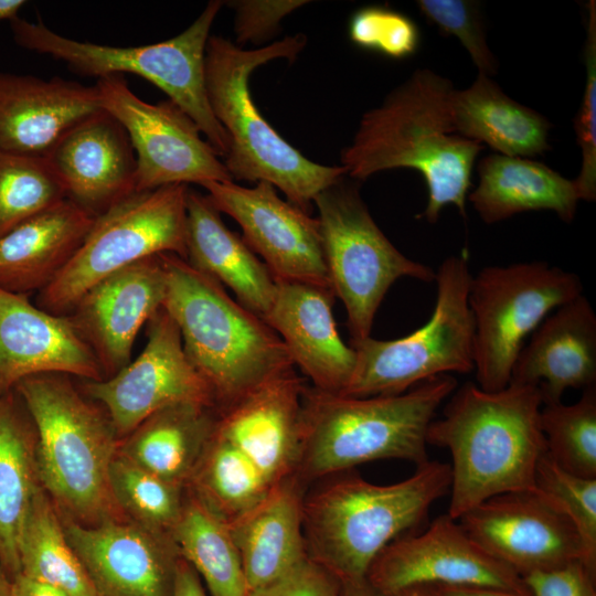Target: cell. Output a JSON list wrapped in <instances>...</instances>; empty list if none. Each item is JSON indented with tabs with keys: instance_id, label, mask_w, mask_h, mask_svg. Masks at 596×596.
Returning <instances> with one entry per match:
<instances>
[{
	"instance_id": "50",
	"label": "cell",
	"mask_w": 596,
	"mask_h": 596,
	"mask_svg": "<svg viewBox=\"0 0 596 596\" xmlns=\"http://www.w3.org/2000/svg\"><path fill=\"white\" fill-rule=\"evenodd\" d=\"M25 4L23 0H0V20H9L18 17V12Z\"/></svg>"
},
{
	"instance_id": "47",
	"label": "cell",
	"mask_w": 596,
	"mask_h": 596,
	"mask_svg": "<svg viewBox=\"0 0 596 596\" xmlns=\"http://www.w3.org/2000/svg\"><path fill=\"white\" fill-rule=\"evenodd\" d=\"M173 596H207L199 575L182 557L177 568Z\"/></svg>"
},
{
	"instance_id": "16",
	"label": "cell",
	"mask_w": 596,
	"mask_h": 596,
	"mask_svg": "<svg viewBox=\"0 0 596 596\" xmlns=\"http://www.w3.org/2000/svg\"><path fill=\"white\" fill-rule=\"evenodd\" d=\"M458 521L482 550L521 577L583 561L574 524L536 489L492 497Z\"/></svg>"
},
{
	"instance_id": "46",
	"label": "cell",
	"mask_w": 596,
	"mask_h": 596,
	"mask_svg": "<svg viewBox=\"0 0 596 596\" xmlns=\"http://www.w3.org/2000/svg\"><path fill=\"white\" fill-rule=\"evenodd\" d=\"M436 596H532L528 590L519 592L490 586L436 585L429 586Z\"/></svg>"
},
{
	"instance_id": "9",
	"label": "cell",
	"mask_w": 596,
	"mask_h": 596,
	"mask_svg": "<svg viewBox=\"0 0 596 596\" xmlns=\"http://www.w3.org/2000/svg\"><path fill=\"white\" fill-rule=\"evenodd\" d=\"M472 274L469 252L447 257L436 272L437 298L428 321L412 333L350 342L352 377L340 394L351 397L396 395L430 377L473 370V320L468 304Z\"/></svg>"
},
{
	"instance_id": "37",
	"label": "cell",
	"mask_w": 596,
	"mask_h": 596,
	"mask_svg": "<svg viewBox=\"0 0 596 596\" xmlns=\"http://www.w3.org/2000/svg\"><path fill=\"white\" fill-rule=\"evenodd\" d=\"M540 424L547 455L564 470L596 478V386L570 405L543 404Z\"/></svg>"
},
{
	"instance_id": "33",
	"label": "cell",
	"mask_w": 596,
	"mask_h": 596,
	"mask_svg": "<svg viewBox=\"0 0 596 596\" xmlns=\"http://www.w3.org/2000/svg\"><path fill=\"white\" fill-rule=\"evenodd\" d=\"M20 573L67 596H97L78 555L70 544L56 507L40 486L22 526Z\"/></svg>"
},
{
	"instance_id": "28",
	"label": "cell",
	"mask_w": 596,
	"mask_h": 596,
	"mask_svg": "<svg viewBox=\"0 0 596 596\" xmlns=\"http://www.w3.org/2000/svg\"><path fill=\"white\" fill-rule=\"evenodd\" d=\"M304 482H277L251 511L228 525L248 592L281 576L307 556L304 538Z\"/></svg>"
},
{
	"instance_id": "51",
	"label": "cell",
	"mask_w": 596,
	"mask_h": 596,
	"mask_svg": "<svg viewBox=\"0 0 596 596\" xmlns=\"http://www.w3.org/2000/svg\"><path fill=\"white\" fill-rule=\"evenodd\" d=\"M384 596H436L429 586H414Z\"/></svg>"
},
{
	"instance_id": "29",
	"label": "cell",
	"mask_w": 596,
	"mask_h": 596,
	"mask_svg": "<svg viewBox=\"0 0 596 596\" xmlns=\"http://www.w3.org/2000/svg\"><path fill=\"white\" fill-rule=\"evenodd\" d=\"M477 171L479 183L467 199L487 224L529 211H552L567 223L576 215L575 181L542 162L492 153L478 162Z\"/></svg>"
},
{
	"instance_id": "20",
	"label": "cell",
	"mask_w": 596,
	"mask_h": 596,
	"mask_svg": "<svg viewBox=\"0 0 596 596\" xmlns=\"http://www.w3.org/2000/svg\"><path fill=\"white\" fill-rule=\"evenodd\" d=\"M61 373L89 381L105 379L91 347L68 315L33 305L28 295L0 288V394L23 379Z\"/></svg>"
},
{
	"instance_id": "10",
	"label": "cell",
	"mask_w": 596,
	"mask_h": 596,
	"mask_svg": "<svg viewBox=\"0 0 596 596\" xmlns=\"http://www.w3.org/2000/svg\"><path fill=\"white\" fill-rule=\"evenodd\" d=\"M188 189L172 184L135 192L97 215L72 258L36 294L35 305L68 315L89 288L126 266L160 254L187 259Z\"/></svg>"
},
{
	"instance_id": "36",
	"label": "cell",
	"mask_w": 596,
	"mask_h": 596,
	"mask_svg": "<svg viewBox=\"0 0 596 596\" xmlns=\"http://www.w3.org/2000/svg\"><path fill=\"white\" fill-rule=\"evenodd\" d=\"M109 488L118 510L131 522L172 538L182 513L185 488L156 476L118 453L110 465Z\"/></svg>"
},
{
	"instance_id": "18",
	"label": "cell",
	"mask_w": 596,
	"mask_h": 596,
	"mask_svg": "<svg viewBox=\"0 0 596 596\" xmlns=\"http://www.w3.org/2000/svg\"><path fill=\"white\" fill-rule=\"evenodd\" d=\"M64 530L97 596H173L181 556L171 536L119 518Z\"/></svg>"
},
{
	"instance_id": "23",
	"label": "cell",
	"mask_w": 596,
	"mask_h": 596,
	"mask_svg": "<svg viewBox=\"0 0 596 596\" xmlns=\"http://www.w3.org/2000/svg\"><path fill=\"white\" fill-rule=\"evenodd\" d=\"M276 294L264 321L279 336L294 363L315 389L341 394L355 365V352L341 339L329 288L276 279Z\"/></svg>"
},
{
	"instance_id": "1",
	"label": "cell",
	"mask_w": 596,
	"mask_h": 596,
	"mask_svg": "<svg viewBox=\"0 0 596 596\" xmlns=\"http://www.w3.org/2000/svg\"><path fill=\"white\" fill-rule=\"evenodd\" d=\"M451 82L428 68L416 70L361 117L341 166L354 181L396 168L418 171L428 189L422 216L435 223L448 204L466 217L471 173L483 146L455 134Z\"/></svg>"
},
{
	"instance_id": "17",
	"label": "cell",
	"mask_w": 596,
	"mask_h": 596,
	"mask_svg": "<svg viewBox=\"0 0 596 596\" xmlns=\"http://www.w3.org/2000/svg\"><path fill=\"white\" fill-rule=\"evenodd\" d=\"M368 582L383 595L414 586L471 585L528 590L522 577L490 556L447 513L421 534H404L372 563Z\"/></svg>"
},
{
	"instance_id": "15",
	"label": "cell",
	"mask_w": 596,
	"mask_h": 596,
	"mask_svg": "<svg viewBox=\"0 0 596 596\" xmlns=\"http://www.w3.org/2000/svg\"><path fill=\"white\" fill-rule=\"evenodd\" d=\"M202 188L221 213L238 223L243 240L276 279L331 289L318 217L280 199L265 181L253 188L234 181Z\"/></svg>"
},
{
	"instance_id": "31",
	"label": "cell",
	"mask_w": 596,
	"mask_h": 596,
	"mask_svg": "<svg viewBox=\"0 0 596 596\" xmlns=\"http://www.w3.org/2000/svg\"><path fill=\"white\" fill-rule=\"evenodd\" d=\"M217 408L180 403L141 422L117 453L156 476L185 488L214 432Z\"/></svg>"
},
{
	"instance_id": "39",
	"label": "cell",
	"mask_w": 596,
	"mask_h": 596,
	"mask_svg": "<svg viewBox=\"0 0 596 596\" xmlns=\"http://www.w3.org/2000/svg\"><path fill=\"white\" fill-rule=\"evenodd\" d=\"M535 489L572 521L582 543V562L596 574V478L562 469L546 453L538 464Z\"/></svg>"
},
{
	"instance_id": "44",
	"label": "cell",
	"mask_w": 596,
	"mask_h": 596,
	"mask_svg": "<svg viewBox=\"0 0 596 596\" xmlns=\"http://www.w3.org/2000/svg\"><path fill=\"white\" fill-rule=\"evenodd\" d=\"M342 582L306 557L276 579L249 590L247 596H341Z\"/></svg>"
},
{
	"instance_id": "48",
	"label": "cell",
	"mask_w": 596,
	"mask_h": 596,
	"mask_svg": "<svg viewBox=\"0 0 596 596\" xmlns=\"http://www.w3.org/2000/svg\"><path fill=\"white\" fill-rule=\"evenodd\" d=\"M13 596H67L63 592L32 579L22 573L11 578Z\"/></svg>"
},
{
	"instance_id": "7",
	"label": "cell",
	"mask_w": 596,
	"mask_h": 596,
	"mask_svg": "<svg viewBox=\"0 0 596 596\" xmlns=\"http://www.w3.org/2000/svg\"><path fill=\"white\" fill-rule=\"evenodd\" d=\"M68 376L36 374L14 387L35 428L40 485L72 521L91 525L118 519L109 488L118 436Z\"/></svg>"
},
{
	"instance_id": "40",
	"label": "cell",
	"mask_w": 596,
	"mask_h": 596,
	"mask_svg": "<svg viewBox=\"0 0 596 596\" xmlns=\"http://www.w3.org/2000/svg\"><path fill=\"white\" fill-rule=\"evenodd\" d=\"M416 6L427 22L445 35L456 36L468 52L478 73L487 76L497 73L498 64L486 36V29L477 1L418 0Z\"/></svg>"
},
{
	"instance_id": "22",
	"label": "cell",
	"mask_w": 596,
	"mask_h": 596,
	"mask_svg": "<svg viewBox=\"0 0 596 596\" xmlns=\"http://www.w3.org/2000/svg\"><path fill=\"white\" fill-rule=\"evenodd\" d=\"M45 159L66 199L95 217L136 192L132 146L103 109L71 128Z\"/></svg>"
},
{
	"instance_id": "34",
	"label": "cell",
	"mask_w": 596,
	"mask_h": 596,
	"mask_svg": "<svg viewBox=\"0 0 596 596\" xmlns=\"http://www.w3.org/2000/svg\"><path fill=\"white\" fill-rule=\"evenodd\" d=\"M172 540L210 596H247L246 577L228 525L187 489Z\"/></svg>"
},
{
	"instance_id": "2",
	"label": "cell",
	"mask_w": 596,
	"mask_h": 596,
	"mask_svg": "<svg viewBox=\"0 0 596 596\" xmlns=\"http://www.w3.org/2000/svg\"><path fill=\"white\" fill-rule=\"evenodd\" d=\"M538 387L509 383L488 392L473 382L456 389L427 430V444L451 456L447 514L458 520L483 501L508 492L535 490L546 454Z\"/></svg>"
},
{
	"instance_id": "24",
	"label": "cell",
	"mask_w": 596,
	"mask_h": 596,
	"mask_svg": "<svg viewBox=\"0 0 596 596\" xmlns=\"http://www.w3.org/2000/svg\"><path fill=\"white\" fill-rule=\"evenodd\" d=\"M99 110L95 85L0 71V150L45 157L71 128Z\"/></svg>"
},
{
	"instance_id": "3",
	"label": "cell",
	"mask_w": 596,
	"mask_h": 596,
	"mask_svg": "<svg viewBox=\"0 0 596 596\" xmlns=\"http://www.w3.org/2000/svg\"><path fill=\"white\" fill-rule=\"evenodd\" d=\"M306 44L307 38L299 33L244 50L228 39L210 35L204 83L212 113L228 138L223 163L233 181L268 182L310 214L316 196L347 175V170L311 161L288 143L259 114L248 87L255 68L277 58L294 62Z\"/></svg>"
},
{
	"instance_id": "4",
	"label": "cell",
	"mask_w": 596,
	"mask_h": 596,
	"mask_svg": "<svg viewBox=\"0 0 596 596\" xmlns=\"http://www.w3.org/2000/svg\"><path fill=\"white\" fill-rule=\"evenodd\" d=\"M456 389L449 374L396 395L351 397L306 386L296 476L306 483L374 460L426 464L428 427Z\"/></svg>"
},
{
	"instance_id": "52",
	"label": "cell",
	"mask_w": 596,
	"mask_h": 596,
	"mask_svg": "<svg viewBox=\"0 0 596 596\" xmlns=\"http://www.w3.org/2000/svg\"><path fill=\"white\" fill-rule=\"evenodd\" d=\"M0 596H13L12 581L4 568L0 565Z\"/></svg>"
},
{
	"instance_id": "14",
	"label": "cell",
	"mask_w": 596,
	"mask_h": 596,
	"mask_svg": "<svg viewBox=\"0 0 596 596\" xmlns=\"http://www.w3.org/2000/svg\"><path fill=\"white\" fill-rule=\"evenodd\" d=\"M100 403L118 437L164 407L198 403L217 408L214 394L190 363L178 326L161 307L147 322V344L116 374L83 383Z\"/></svg>"
},
{
	"instance_id": "35",
	"label": "cell",
	"mask_w": 596,
	"mask_h": 596,
	"mask_svg": "<svg viewBox=\"0 0 596 596\" xmlns=\"http://www.w3.org/2000/svg\"><path fill=\"white\" fill-rule=\"evenodd\" d=\"M273 486L244 453L214 428L185 489L230 525L257 505Z\"/></svg>"
},
{
	"instance_id": "12",
	"label": "cell",
	"mask_w": 596,
	"mask_h": 596,
	"mask_svg": "<svg viewBox=\"0 0 596 596\" xmlns=\"http://www.w3.org/2000/svg\"><path fill=\"white\" fill-rule=\"evenodd\" d=\"M581 295L575 273L545 262L488 266L472 276L468 304L477 385L488 392L504 389L526 338L553 310Z\"/></svg>"
},
{
	"instance_id": "21",
	"label": "cell",
	"mask_w": 596,
	"mask_h": 596,
	"mask_svg": "<svg viewBox=\"0 0 596 596\" xmlns=\"http://www.w3.org/2000/svg\"><path fill=\"white\" fill-rule=\"evenodd\" d=\"M305 389L292 370L217 409L215 432L244 453L272 485L296 475Z\"/></svg>"
},
{
	"instance_id": "8",
	"label": "cell",
	"mask_w": 596,
	"mask_h": 596,
	"mask_svg": "<svg viewBox=\"0 0 596 596\" xmlns=\"http://www.w3.org/2000/svg\"><path fill=\"white\" fill-rule=\"evenodd\" d=\"M222 1H210L178 35L140 46H111L66 38L42 21L19 17L10 21L14 42L22 49L51 56L82 76L102 78L130 73L168 95L199 127L216 153L224 158L228 138L210 107L204 83V57L210 30Z\"/></svg>"
},
{
	"instance_id": "6",
	"label": "cell",
	"mask_w": 596,
	"mask_h": 596,
	"mask_svg": "<svg viewBox=\"0 0 596 596\" xmlns=\"http://www.w3.org/2000/svg\"><path fill=\"white\" fill-rule=\"evenodd\" d=\"M167 276L163 308L183 350L211 387L217 409L295 370L279 336L224 287L174 254H160Z\"/></svg>"
},
{
	"instance_id": "25",
	"label": "cell",
	"mask_w": 596,
	"mask_h": 596,
	"mask_svg": "<svg viewBox=\"0 0 596 596\" xmlns=\"http://www.w3.org/2000/svg\"><path fill=\"white\" fill-rule=\"evenodd\" d=\"M509 383L539 389L543 404L561 402L568 389L596 383V315L581 295L553 310L521 349Z\"/></svg>"
},
{
	"instance_id": "13",
	"label": "cell",
	"mask_w": 596,
	"mask_h": 596,
	"mask_svg": "<svg viewBox=\"0 0 596 596\" xmlns=\"http://www.w3.org/2000/svg\"><path fill=\"white\" fill-rule=\"evenodd\" d=\"M99 104L125 129L136 157V192L233 181L198 125L170 99L137 96L121 75L96 81Z\"/></svg>"
},
{
	"instance_id": "45",
	"label": "cell",
	"mask_w": 596,
	"mask_h": 596,
	"mask_svg": "<svg viewBox=\"0 0 596 596\" xmlns=\"http://www.w3.org/2000/svg\"><path fill=\"white\" fill-rule=\"evenodd\" d=\"M532 596H596V574L581 561L522 577Z\"/></svg>"
},
{
	"instance_id": "41",
	"label": "cell",
	"mask_w": 596,
	"mask_h": 596,
	"mask_svg": "<svg viewBox=\"0 0 596 596\" xmlns=\"http://www.w3.org/2000/svg\"><path fill=\"white\" fill-rule=\"evenodd\" d=\"M349 36L355 45L395 60L414 55L421 43L419 29L409 17L380 6L355 11Z\"/></svg>"
},
{
	"instance_id": "42",
	"label": "cell",
	"mask_w": 596,
	"mask_h": 596,
	"mask_svg": "<svg viewBox=\"0 0 596 596\" xmlns=\"http://www.w3.org/2000/svg\"><path fill=\"white\" fill-rule=\"evenodd\" d=\"M587 28L584 45L586 84L581 108L574 119V130L582 149V168L574 180L579 200L596 199V2L587 4Z\"/></svg>"
},
{
	"instance_id": "5",
	"label": "cell",
	"mask_w": 596,
	"mask_h": 596,
	"mask_svg": "<svg viewBox=\"0 0 596 596\" xmlns=\"http://www.w3.org/2000/svg\"><path fill=\"white\" fill-rule=\"evenodd\" d=\"M304 499L307 556L342 583L366 579L377 555L449 492L450 465L428 460L391 485L344 472Z\"/></svg>"
},
{
	"instance_id": "30",
	"label": "cell",
	"mask_w": 596,
	"mask_h": 596,
	"mask_svg": "<svg viewBox=\"0 0 596 596\" xmlns=\"http://www.w3.org/2000/svg\"><path fill=\"white\" fill-rule=\"evenodd\" d=\"M449 105L455 134L499 155L526 158L550 149V121L509 97L490 76L478 73L469 87L454 89Z\"/></svg>"
},
{
	"instance_id": "11",
	"label": "cell",
	"mask_w": 596,
	"mask_h": 596,
	"mask_svg": "<svg viewBox=\"0 0 596 596\" xmlns=\"http://www.w3.org/2000/svg\"><path fill=\"white\" fill-rule=\"evenodd\" d=\"M347 175L315 199L331 289L347 311L355 342L371 336L375 313L390 287L402 277L435 280L436 272L402 254L377 226Z\"/></svg>"
},
{
	"instance_id": "43",
	"label": "cell",
	"mask_w": 596,
	"mask_h": 596,
	"mask_svg": "<svg viewBox=\"0 0 596 596\" xmlns=\"http://www.w3.org/2000/svg\"><path fill=\"white\" fill-rule=\"evenodd\" d=\"M305 0H241L227 6L235 11L234 33L240 44H260L279 30L280 21L290 12L305 6Z\"/></svg>"
},
{
	"instance_id": "19",
	"label": "cell",
	"mask_w": 596,
	"mask_h": 596,
	"mask_svg": "<svg viewBox=\"0 0 596 596\" xmlns=\"http://www.w3.org/2000/svg\"><path fill=\"white\" fill-rule=\"evenodd\" d=\"M167 276L160 255L105 277L89 288L68 316L109 377L131 361L135 339L163 306Z\"/></svg>"
},
{
	"instance_id": "27",
	"label": "cell",
	"mask_w": 596,
	"mask_h": 596,
	"mask_svg": "<svg viewBox=\"0 0 596 596\" xmlns=\"http://www.w3.org/2000/svg\"><path fill=\"white\" fill-rule=\"evenodd\" d=\"M95 216L64 199L0 236V288L22 295L46 287L77 251Z\"/></svg>"
},
{
	"instance_id": "32",
	"label": "cell",
	"mask_w": 596,
	"mask_h": 596,
	"mask_svg": "<svg viewBox=\"0 0 596 596\" xmlns=\"http://www.w3.org/2000/svg\"><path fill=\"white\" fill-rule=\"evenodd\" d=\"M36 434L17 392L0 394V565L20 573L19 542L31 501L41 486Z\"/></svg>"
},
{
	"instance_id": "26",
	"label": "cell",
	"mask_w": 596,
	"mask_h": 596,
	"mask_svg": "<svg viewBox=\"0 0 596 596\" xmlns=\"http://www.w3.org/2000/svg\"><path fill=\"white\" fill-rule=\"evenodd\" d=\"M187 262L230 288L246 309L265 319L276 294V278L242 236L224 224L207 194L188 189Z\"/></svg>"
},
{
	"instance_id": "38",
	"label": "cell",
	"mask_w": 596,
	"mask_h": 596,
	"mask_svg": "<svg viewBox=\"0 0 596 596\" xmlns=\"http://www.w3.org/2000/svg\"><path fill=\"white\" fill-rule=\"evenodd\" d=\"M64 199L45 157L0 150V236Z\"/></svg>"
},
{
	"instance_id": "49",
	"label": "cell",
	"mask_w": 596,
	"mask_h": 596,
	"mask_svg": "<svg viewBox=\"0 0 596 596\" xmlns=\"http://www.w3.org/2000/svg\"><path fill=\"white\" fill-rule=\"evenodd\" d=\"M341 596H384L368 579L342 583Z\"/></svg>"
}]
</instances>
